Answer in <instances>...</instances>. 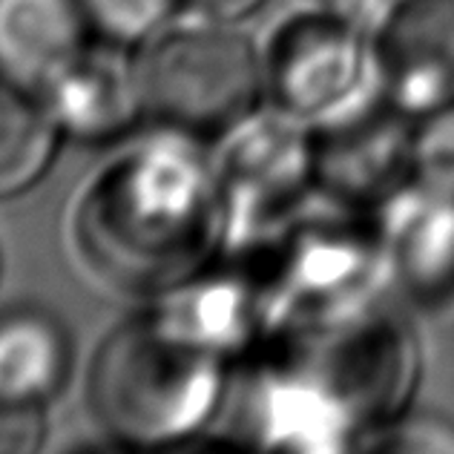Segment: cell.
Returning <instances> with one entry per match:
<instances>
[{"mask_svg":"<svg viewBox=\"0 0 454 454\" xmlns=\"http://www.w3.org/2000/svg\"><path fill=\"white\" fill-rule=\"evenodd\" d=\"M73 374V342L52 314L15 308L0 314V394L50 405Z\"/></svg>","mask_w":454,"mask_h":454,"instance_id":"30bf717a","label":"cell"},{"mask_svg":"<svg viewBox=\"0 0 454 454\" xmlns=\"http://www.w3.org/2000/svg\"><path fill=\"white\" fill-rule=\"evenodd\" d=\"M121 46L90 50L58 78L41 98L64 133L81 138H110L145 113L136 67L118 55Z\"/></svg>","mask_w":454,"mask_h":454,"instance_id":"9c48e42d","label":"cell"},{"mask_svg":"<svg viewBox=\"0 0 454 454\" xmlns=\"http://www.w3.org/2000/svg\"><path fill=\"white\" fill-rule=\"evenodd\" d=\"M222 388V365L176 322L138 317L101 340L87 403L106 434L124 443H167L196 432Z\"/></svg>","mask_w":454,"mask_h":454,"instance_id":"7a4b0ae2","label":"cell"},{"mask_svg":"<svg viewBox=\"0 0 454 454\" xmlns=\"http://www.w3.org/2000/svg\"><path fill=\"white\" fill-rule=\"evenodd\" d=\"M61 133L41 95L0 78V201L27 193L41 182Z\"/></svg>","mask_w":454,"mask_h":454,"instance_id":"8fae6325","label":"cell"},{"mask_svg":"<svg viewBox=\"0 0 454 454\" xmlns=\"http://www.w3.org/2000/svg\"><path fill=\"white\" fill-rule=\"evenodd\" d=\"M219 231V187L176 141L138 147L106 167L75 216L90 273L129 296L187 282L210 259Z\"/></svg>","mask_w":454,"mask_h":454,"instance_id":"6da1fadb","label":"cell"},{"mask_svg":"<svg viewBox=\"0 0 454 454\" xmlns=\"http://www.w3.org/2000/svg\"><path fill=\"white\" fill-rule=\"evenodd\" d=\"M0 270H4V254H0Z\"/></svg>","mask_w":454,"mask_h":454,"instance_id":"e0dca14e","label":"cell"},{"mask_svg":"<svg viewBox=\"0 0 454 454\" xmlns=\"http://www.w3.org/2000/svg\"><path fill=\"white\" fill-rule=\"evenodd\" d=\"M184 4L210 20L233 23L239 18H247L250 12H256L265 0H184Z\"/></svg>","mask_w":454,"mask_h":454,"instance_id":"9a60e30c","label":"cell"},{"mask_svg":"<svg viewBox=\"0 0 454 454\" xmlns=\"http://www.w3.org/2000/svg\"><path fill=\"white\" fill-rule=\"evenodd\" d=\"M178 0H81L90 29L113 46H136L167 29Z\"/></svg>","mask_w":454,"mask_h":454,"instance_id":"7c38bea8","label":"cell"},{"mask_svg":"<svg viewBox=\"0 0 454 454\" xmlns=\"http://www.w3.org/2000/svg\"><path fill=\"white\" fill-rule=\"evenodd\" d=\"M405 118L409 113L386 95L382 101L363 95L317 124L314 147L308 153L310 170L342 201L386 205L414 182V129Z\"/></svg>","mask_w":454,"mask_h":454,"instance_id":"5b68a950","label":"cell"},{"mask_svg":"<svg viewBox=\"0 0 454 454\" xmlns=\"http://www.w3.org/2000/svg\"><path fill=\"white\" fill-rule=\"evenodd\" d=\"M382 95L414 118L454 104V0H394L372 38Z\"/></svg>","mask_w":454,"mask_h":454,"instance_id":"8992f818","label":"cell"},{"mask_svg":"<svg viewBox=\"0 0 454 454\" xmlns=\"http://www.w3.org/2000/svg\"><path fill=\"white\" fill-rule=\"evenodd\" d=\"M136 75L145 113L190 136L239 127L265 90V64L254 41L210 18L155 35Z\"/></svg>","mask_w":454,"mask_h":454,"instance_id":"3957f363","label":"cell"},{"mask_svg":"<svg viewBox=\"0 0 454 454\" xmlns=\"http://www.w3.org/2000/svg\"><path fill=\"white\" fill-rule=\"evenodd\" d=\"M382 254L423 305L454 300V196L411 182L382 205Z\"/></svg>","mask_w":454,"mask_h":454,"instance_id":"52a82bcc","label":"cell"},{"mask_svg":"<svg viewBox=\"0 0 454 454\" xmlns=\"http://www.w3.org/2000/svg\"><path fill=\"white\" fill-rule=\"evenodd\" d=\"M319 6H340V4H348V0H314Z\"/></svg>","mask_w":454,"mask_h":454,"instance_id":"2e32d148","label":"cell"},{"mask_svg":"<svg viewBox=\"0 0 454 454\" xmlns=\"http://www.w3.org/2000/svg\"><path fill=\"white\" fill-rule=\"evenodd\" d=\"M411 170L417 184L454 196V104L417 118Z\"/></svg>","mask_w":454,"mask_h":454,"instance_id":"4fadbf2b","label":"cell"},{"mask_svg":"<svg viewBox=\"0 0 454 454\" xmlns=\"http://www.w3.org/2000/svg\"><path fill=\"white\" fill-rule=\"evenodd\" d=\"M262 64L273 104L285 115L314 124L360 101L368 73H374L372 43L333 6L285 20L273 32Z\"/></svg>","mask_w":454,"mask_h":454,"instance_id":"277c9868","label":"cell"},{"mask_svg":"<svg viewBox=\"0 0 454 454\" xmlns=\"http://www.w3.org/2000/svg\"><path fill=\"white\" fill-rule=\"evenodd\" d=\"M46 440V405L0 394V454H32Z\"/></svg>","mask_w":454,"mask_h":454,"instance_id":"5bb4252c","label":"cell"},{"mask_svg":"<svg viewBox=\"0 0 454 454\" xmlns=\"http://www.w3.org/2000/svg\"><path fill=\"white\" fill-rule=\"evenodd\" d=\"M81 0H0V78L43 95L90 50Z\"/></svg>","mask_w":454,"mask_h":454,"instance_id":"ba28073f","label":"cell"}]
</instances>
